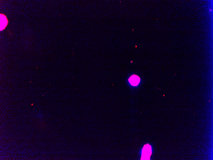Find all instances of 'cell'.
Segmentation results:
<instances>
[{
	"mask_svg": "<svg viewBox=\"0 0 213 160\" xmlns=\"http://www.w3.org/2000/svg\"><path fill=\"white\" fill-rule=\"evenodd\" d=\"M152 154V150L151 145L148 144L145 145L142 149L141 160H150Z\"/></svg>",
	"mask_w": 213,
	"mask_h": 160,
	"instance_id": "obj_1",
	"label": "cell"
},
{
	"mask_svg": "<svg viewBox=\"0 0 213 160\" xmlns=\"http://www.w3.org/2000/svg\"><path fill=\"white\" fill-rule=\"evenodd\" d=\"M140 80V78L139 76L133 75L130 76L128 81L131 85L134 86H136L139 84Z\"/></svg>",
	"mask_w": 213,
	"mask_h": 160,
	"instance_id": "obj_2",
	"label": "cell"
},
{
	"mask_svg": "<svg viewBox=\"0 0 213 160\" xmlns=\"http://www.w3.org/2000/svg\"><path fill=\"white\" fill-rule=\"evenodd\" d=\"M8 24L6 17L3 14H1V30H4Z\"/></svg>",
	"mask_w": 213,
	"mask_h": 160,
	"instance_id": "obj_3",
	"label": "cell"
}]
</instances>
